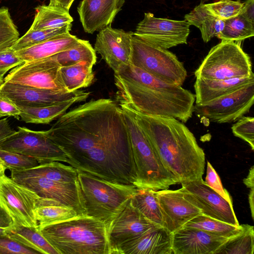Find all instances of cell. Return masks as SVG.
<instances>
[{
  "mask_svg": "<svg viewBox=\"0 0 254 254\" xmlns=\"http://www.w3.org/2000/svg\"><path fill=\"white\" fill-rule=\"evenodd\" d=\"M184 226L199 229L216 235L228 238L238 234L243 229V224L239 226L233 225L202 214L192 218Z\"/></svg>",
  "mask_w": 254,
  "mask_h": 254,
  "instance_id": "36",
  "label": "cell"
},
{
  "mask_svg": "<svg viewBox=\"0 0 254 254\" xmlns=\"http://www.w3.org/2000/svg\"><path fill=\"white\" fill-rule=\"evenodd\" d=\"M254 101V81L218 99L202 105L195 104L193 112L210 122H235L250 110Z\"/></svg>",
  "mask_w": 254,
  "mask_h": 254,
  "instance_id": "11",
  "label": "cell"
},
{
  "mask_svg": "<svg viewBox=\"0 0 254 254\" xmlns=\"http://www.w3.org/2000/svg\"><path fill=\"white\" fill-rule=\"evenodd\" d=\"M13 224L11 217L0 203V227H9Z\"/></svg>",
  "mask_w": 254,
  "mask_h": 254,
  "instance_id": "48",
  "label": "cell"
},
{
  "mask_svg": "<svg viewBox=\"0 0 254 254\" xmlns=\"http://www.w3.org/2000/svg\"><path fill=\"white\" fill-rule=\"evenodd\" d=\"M244 184L248 188L254 189V166L250 169L247 177L243 180Z\"/></svg>",
  "mask_w": 254,
  "mask_h": 254,
  "instance_id": "50",
  "label": "cell"
},
{
  "mask_svg": "<svg viewBox=\"0 0 254 254\" xmlns=\"http://www.w3.org/2000/svg\"><path fill=\"white\" fill-rule=\"evenodd\" d=\"M172 234L166 228L157 226L121 246L116 254H173Z\"/></svg>",
  "mask_w": 254,
  "mask_h": 254,
  "instance_id": "22",
  "label": "cell"
},
{
  "mask_svg": "<svg viewBox=\"0 0 254 254\" xmlns=\"http://www.w3.org/2000/svg\"><path fill=\"white\" fill-rule=\"evenodd\" d=\"M11 178L34 191L40 197L55 200L73 209L79 216H86L78 183H62L41 177Z\"/></svg>",
  "mask_w": 254,
  "mask_h": 254,
  "instance_id": "16",
  "label": "cell"
},
{
  "mask_svg": "<svg viewBox=\"0 0 254 254\" xmlns=\"http://www.w3.org/2000/svg\"><path fill=\"white\" fill-rule=\"evenodd\" d=\"M32 250L14 241L7 235H0V254H37Z\"/></svg>",
  "mask_w": 254,
  "mask_h": 254,
  "instance_id": "42",
  "label": "cell"
},
{
  "mask_svg": "<svg viewBox=\"0 0 254 254\" xmlns=\"http://www.w3.org/2000/svg\"><path fill=\"white\" fill-rule=\"evenodd\" d=\"M92 63L83 61L70 65L61 66L60 73L68 92L89 86L93 82L94 73Z\"/></svg>",
  "mask_w": 254,
  "mask_h": 254,
  "instance_id": "30",
  "label": "cell"
},
{
  "mask_svg": "<svg viewBox=\"0 0 254 254\" xmlns=\"http://www.w3.org/2000/svg\"><path fill=\"white\" fill-rule=\"evenodd\" d=\"M86 96L74 98L56 104L39 107L18 106L20 118L26 123L49 124L66 112L73 104L86 101Z\"/></svg>",
  "mask_w": 254,
  "mask_h": 254,
  "instance_id": "26",
  "label": "cell"
},
{
  "mask_svg": "<svg viewBox=\"0 0 254 254\" xmlns=\"http://www.w3.org/2000/svg\"><path fill=\"white\" fill-rule=\"evenodd\" d=\"M35 12L34 21L29 28L30 30L61 27L71 24L73 20L69 11L50 4L38 6L35 8Z\"/></svg>",
  "mask_w": 254,
  "mask_h": 254,
  "instance_id": "31",
  "label": "cell"
},
{
  "mask_svg": "<svg viewBox=\"0 0 254 254\" xmlns=\"http://www.w3.org/2000/svg\"><path fill=\"white\" fill-rule=\"evenodd\" d=\"M79 39L69 32L61 34L29 48L15 51L24 62L47 58L75 46Z\"/></svg>",
  "mask_w": 254,
  "mask_h": 254,
  "instance_id": "24",
  "label": "cell"
},
{
  "mask_svg": "<svg viewBox=\"0 0 254 254\" xmlns=\"http://www.w3.org/2000/svg\"><path fill=\"white\" fill-rule=\"evenodd\" d=\"M157 196L162 215L163 227L171 233L201 214L199 208L185 198L181 188L159 190Z\"/></svg>",
  "mask_w": 254,
  "mask_h": 254,
  "instance_id": "19",
  "label": "cell"
},
{
  "mask_svg": "<svg viewBox=\"0 0 254 254\" xmlns=\"http://www.w3.org/2000/svg\"><path fill=\"white\" fill-rule=\"evenodd\" d=\"M133 32L113 28L111 25L97 35L94 50L115 72L129 64L131 39Z\"/></svg>",
  "mask_w": 254,
  "mask_h": 254,
  "instance_id": "17",
  "label": "cell"
},
{
  "mask_svg": "<svg viewBox=\"0 0 254 254\" xmlns=\"http://www.w3.org/2000/svg\"><path fill=\"white\" fill-rule=\"evenodd\" d=\"M17 128L15 133L0 141V149L33 158L40 164L58 161L71 165L65 153L43 131Z\"/></svg>",
  "mask_w": 254,
  "mask_h": 254,
  "instance_id": "9",
  "label": "cell"
},
{
  "mask_svg": "<svg viewBox=\"0 0 254 254\" xmlns=\"http://www.w3.org/2000/svg\"><path fill=\"white\" fill-rule=\"evenodd\" d=\"M5 233L14 241L39 254H60L42 234L37 227L13 224Z\"/></svg>",
  "mask_w": 254,
  "mask_h": 254,
  "instance_id": "28",
  "label": "cell"
},
{
  "mask_svg": "<svg viewBox=\"0 0 254 254\" xmlns=\"http://www.w3.org/2000/svg\"><path fill=\"white\" fill-rule=\"evenodd\" d=\"M233 134L247 142L254 150V118L244 117L237 120L231 127Z\"/></svg>",
  "mask_w": 254,
  "mask_h": 254,
  "instance_id": "41",
  "label": "cell"
},
{
  "mask_svg": "<svg viewBox=\"0 0 254 254\" xmlns=\"http://www.w3.org/2000/svg\"><path fill=\"white\" fill-rule=\"evenodd\" d=\"M39 229L78 216L72 208L53 199L39 197L35 209Z\"/></svg>",
  "mask_w": 254,
  "mask_h": 254,
  "instance_id": "27",
  "label": "cell"
},
{
  "mask_svg": "<svg viewBox=\"0 0 254 254\" xmlns=\"http://www.w3.org/2000/svg\"><path fill=\"white\" fill-rule=\"evenodd\" d=\"M15 131L11 128L7 118L0 120V141L10 136Z\"/></svg>",
  "mask_w": 254,
  "mask_h": 254,
  "instance_id": "46",
  "label": "cell"
},
{
  "mask_svg": "<svg viewBox=\"0 0 254 254\" xmlns=\"http://www.w3.org/2000/svg\"><path fill=\"white\" fill-rule=\"evenodd\" d=\"M19 34L7 8H0V52L11 48Z\"/></svg>",
  "mask_w": 254,
  "mask_h": 254,
  "instance_id": "38",
  "label": "cell"
},
{
  "mask_svg": "<svg viewBox=\"0 0 254 254\" xmlns=\"http://www.w3.org/2000/svg\"><path fill=\"white\" fill-rule=\"evenodd\" d=\"M6 168L1 159L0 158V179L4 175Z\"/></svg>",
  "mask_w": 254,
  "mask_h": 254,
  "instance_id": "52",
  "label": "cell"
},
{
  "mask_svg": "<svg viewBox=\"0 0 254 254\" xmlns=\"http://www.w3.org/2000/svg\"><path fill=\"white\" fill-rule=\"evenodd\" d=\"M116 98L145 115L173 118L186 123L192 116L195 94L177 84L159 80L130 64L114 73Z\"/></svg>",
  "mask_w": 254,
  "mask_h": 254,
  "instance_id": "2",
  "label": "cell"
},
{
  "mask_svg": "<svg viewBox=\"0 0 254 254\" xmlns=\"http://www.w3.org/2000/svg\"><path fill=\"white\" fill-rule=\"evenodd\" d=\"M78 186L86 216L106 227L126 207L136 188L111 183L77 170Z\"/></svg>",
  "mask_w": 254,
  "mask_h": 254,
  "instance_id": "5",
  "label": "cell"
},
{
  "mask_svg": "<svg viewBox=\"0 0 254 254\" xmlns=\"http://www.w3.org/2000/svg\"><path fill=\"white\" fill-rule=\"evenodd\" d=\"M220 0H200V3L204 4L205 2H207L208 1H211L212 2H215L216 1H218ZM237 0V1H240V0Z\"/></svg>",
  "mask_w": 254,
  "mask_h": 254,
  "instance_id": "54",
  "label": "cell"
},
{
  "mask_svg": "<svg viewBox=\"0 0 254 254\" xmlns=\"http://www.w3.org/2000/svg\"><path fill=\"white\" fill-rule=\"evenodd\" d=\"M71 24L63 27L39 30L29 29L26 33L19 38L11 49L14 51L29 48L42 43L58 35L69 33Z\"/></svg>",
  "mask_w": 254,
  "mask_h": 254,
  "instance_id": "37",
  "label": "cell"
},
{
  "mask_svg": "<svg viewBox=\"0 0 254 254\" xmlns=\"http://www.w3.org/2000/svg\"><path fill=\"white\" fill-rule=\"evenodd\" d=\"M20 111L9 99L0 94V118L3 117H13L20 120Z\"/></svg>",
  "mask_w": 254,
  "mask_h": 254,
  "instance_id": "45",
  "label": "cell"
},
{
  "mask_svg": "<svg viewBox=\"0 0 254 254\" xmlns=\"http://www.w3.org/2000/svg\"><path fill=\"white\" fill-rule=\"evenodd\" d=\"M60 254H110L107 227L87 216L39 229Z\"/></svg>",
  "mask_w": 254,
  "mask_h": 254,
  "instance_id": "4",
  "label": "cell"
},
{
  "mask_svg": "<svg viewBox=\"0 0 254 254\" xmlns=\"http://www.w3.org/2000/svg\"><path fill=\"white\" fill-rule=\"evenodd\" d=\"M159 226L148 220L130 200L126 207L107 227L110 254H116L123 245Z\"/></svg>",
  "mask_w": 254,
  "mask_h": 254,
  "instance_id": "15",
  "label": "cell"
},
{
  "mask_svg": "<svg viewBox=\"0 0 254 254\" xmlns=\"http://www.w3.org/2000/svg\"><path fill=\"white\" fill-rule=\"evenodd\" d=\"M74 0H50L49 4L61 7L68 11Z\"/></svg>",
  "mask_w": 254,
  "mask_h": 254,
  "instance_id": "49",
  "label": "cell"
},
{
  "mask_svg": "<svg viewBox=\"0 0 254 254\" xmlns=\"http://www.w3.org/2000/svg\"><path fill=\"white\" fill-rule=\"evenodd\" d=\"M120 107L130 138L137 188L157 191L179 184L177 178L164 166L129 109L124 106Z\"/></svg>",
  "mask_w": 254,
  "mask_h": 254,
  "instance_id": "6",
  "label": "cell"
},
{
  "mask_svg": "<svg viewBox=\"0 0 254 254\" xmlns=\"http://www.w3.org/2000/svg\"><path fill=\"white\" fill-rule=\"evenodd\" d=\"M245 17L254 22V0H247L241 13Z\"/></svg>",
  "mask_w": 254,
  "mask_h": 254,
  "instance_id": "47",
  "label": "cell"
},
{
  "mask_svg": "<svg viewBox=\"0 0 254 254\" xmlns=\"http://www.w3.org/2000/svg\"><path fill=\"white\" fill-rule=\"evenodd\" d=\"M181 185L185 198L199 208L201 214L233 225H240L232 202L210 188L202 179Z\"/></svg>",
  "mask_w": 254,
  "mask_h": 254,
  "instance_id": "14",
  "label": "cell"
},
{
  "mask_svg": "<svg viewBox=\"0 0 254 254\" xmlns=\"http://www.w3.org/2000/svg\"><path fill=\"white\" fill-rule=\"evenodd\" d=\"M126 107L164 166L177 178L180 184L202 179L204 152L183 123L173 118L143 115Z\"/></svg>",
  "mask_w": 254,
  "mask_h": 254,
  "instance_id": "3",
  "label": "cell"
},
{
  "mask_svg": "<svg viewBox=\"0 0 254 254\" xmlns=\"http://www.w3.org/2000/svg\"><path fill=\"white\" fill-rule=\"evenodd\" d=\"M229 238L187 226L172 234L173 254H215Z\"/></svg>",
  "mask_w": 254,
  "mask_h": 254,
  "instance_id": "20",
  "label": "cell"
},
{
  "mask_svg": "<svg viewBox=\"0 0 254 254\" xmlns=\"http://www.w3.org/2000/svg\"><path fill=\"white\" fill-rule=\"evenodd\" d=\"M129 64L168 83L182 86L187 76L183 64L174 54L134 34Z\"/></svg>",
  "mask_w": 254,
  "mask_h": 254,
  "instance_id": "7",
  "label": "cell"
},
{
  "mask_svg": "<svg viewBox=\"0 0 254 254\" xmlns=\"http://www.w3.org/2000/svg\"><path fill=\"white\" fill-rule=\"evenodd\" d=\"M253 81H254V73L248 77L222 80L196 78L194 84L195 104H208Z\"/></svg>",
  "mask_w": 254,
  "mask_h": 254,
  "instance_id": "23",
  "label": "cell"
},
{
  "mask_svg": "<svg viewBox=\"0 0 254 254\" xmlns=\"http://www.w3.org/2000/svg\"><path fill=\"white\" fill-rule=\"evenodd\" d=\"M130 202L148 220L156 225L163 226L162 215L157 191L150 189L136 188Z\"/></svg>",
  "mask_w": 254,
  "mask_h": 254,
  "instance_id": "32",
  "label": "cell"
},
{
  "mask_svg": "<svg viewBox=\"0 0 254 254\" xmlns=\"http://www.w3.org/2000/svg\"><path fill=\"white\" fill-rule=\"evenodd\" d=\"M204 182L225 199L232 202L230 194L223 188L218 175L209 161L207 162L206 176Z\"/></svg>",
  "mask_w": 254,
  "mask_h": 254,
  "instance_id": "44",
  "label": "cell"
},
{
  "mask_svg": "<svg viewBox=\"0 0 254 254\" xmlns=\"http://www.w3.org/2000/svg\"><path fill=\"white\" fill-rule=\"evenodd\" d=\"M51 57L61 66L70 65L83 61L95 65L97 62L96 51L90 42L80 39L73 47Z\"/></svg>",
  "mask_w": 254,
  "mask_h": 254,
  "instance_id": "34",
  "label": "cell"
},
{
  "mask_svg": "<svg viewBox=\"0 0 254 254\" xmlns=\"http://www.w3.org/2000/svg\"><path fill=\"white\" fill-rule=\"evenodd\" d=\"M11 178L41 177L62 183L77 184V170L71 166L65 165L58 161L43 164L19 171H12Z\"/></svg>",
  "mask_w": 254,
  "mask_h": 254,
  "instance_id": "25",
  "label": "cell"
},
{
  "mask_svg": "<svg viewBox=\"0 0 254 254\" xmlns=\"http://www.w3.org/2000/svg\"><path fill=\"white\" fill-rule=\"evenodd\" d=\"M8 227H0V235L6 234L5 231Z\"/></svg>",
  "mask_w": 254,
  "mask_h": 254,
  "instance_id": "53",
  "label": "cell"
},
{
  "mask_svg": "<svg viewBox=\"0 0 254 254\" xmlns=\"http://www.w3.org/2000/svg\"><path fill=\"white\" fill-rule=\"evenodd\" d=\"M0 158L6 169L10 171H19L35 167L40 164L33 158L0 149Z\"/></svg>",
  "mask_w": 254,
  "mask_h": 254,
  "instance_id": "40",
  "label": "cell"
},
{
  "mask_svg": "<svg viewBox=\"0 0 254 254\" xmlns=\"http://www.w3.org/2000/svg\"><path fill=\"white\" fill-rule=\"evenodd\" d=\"M24 63L11 48L0 52V81L4 82L3 77L10 69Z\"/></svg>",
  "mask_w": 254,
  "mask_h": 254,
  "instance_id": "43",
  "label": "cell"
},
{
  "mask_svg": "<svg viewBox=\"0 0 254 254\" xmlns=\"http://www.w3.org/2000/svg\"><path fill=\"white\" fill-rule=\"evenodd\" d=\"M185 20L190 25H194L200 30L202 39L205 43L217 37L224 26V20L214 15L202 3L186 14Z\"/></svg>",
  "mask_w": 254,
  "mask_h": 254,
  "instance_id": "29",
  "label": "cell"
},
{
  "mask_svg": "<svg viewBox=\"0 0 254 254\" xmlns=\"http://www.w3.org/2000/svg\"><path fill=\"white\" fill-rule=\"evenodd\" d=\"M0 94L9 99L17 106L39 107L78 97H88L90 92L81 90L69 92L55 91L3 82L0 86Z\"/></svg>",
  "mask_w": 254,
  "mask_h": 254,
  "instance_id": "18",
  "label": "cell"
},
{
  "mask_svg": "<svg viewBox=\"0 0 254 254\" xmlns=\"http://www.w3.org/2000/svg\"><path fill=\"white\" fill-rule=\"evenodd\" d=\"M60 67L52 57L26 62L13 68L3 81L40 89L69 92L62 80Z\"/></svg>",
  "mask_w": 254,
  "mask_h": 254,
  "instance_id": "10",
  "label": "cell"
},
{
  "mask_svg": "<svg viewBox=\"0 0 254 254\" xmlns=\"http://www.w3.org/2000/svg\"><path fill=\"white\" fill-rule=\"evenodd\" d=\"M125 0H82L77 12L84 31L92 34L111 25Z\"/></svg>",
  "mask_w": 254,
  "mask_h": 254,
  "instance_id": "21",
  "label": "cell"
},
{
  "mask_svg": "<svg viewBox=\"0 0 254 254\" xmlns=\"http://www.w3.org/2000/svg\"><path fill=\"white\" fill-rule=\"evenodd\" d=\"M249 202L252 218H254V189H251L248 195Z\"/></svg>",
  "mask_w": 254,
  "mask_h": 254,
  "instance_id": "51",
  "label": "cell"
},
{
  "mask_svg": "<svg viewBox=\"0 0 254 254\" xmlns=\"http://www.w3.org/2000/svg\"><path fill=\"white\" fill-rule=\"evenodd\" d=\"M190 26L185 20L157 18L152 13L146 12L133 34L149 43L168 49L187 43Z\"/></svg>",
  "mask_w": 254,
  "mask_h": 254,
  "instance_id": "13",
  "label": "cell"
},
{
  "mask_svg": "<svg viewBox=\"0 0 254 254\" xmlns=\"http://www.w3.org/2000/svg\"><path fill=\"white\" fill-rule=\"evenodd\" d=\"M244 2L234 0H220L204 4L205 6L214 15L225 20L240 14Z\"/></svg>",
  "mask_w": 254,
  "mask_h": 254,
  "instance_id": "39",
  "label": "cell"
},
{
  "mask_svg": "<svg viewBox=\"0 0 254 254\" xmlns=\"http://www.w3.org/2000/svg\"><path fill=\"white\" fill-rule=\"evenodd\" d=\"M39 197L34 191L6 175L0 179V203L14 224L38 228L35 209Z\"/></svg>",
  "mask_w": 254,
  "mask_h": 254,
  "instance_id": "12",
  "label": "cell"
},
{
  "mask_svg": "<svg viewBox=\"0 0 254 254\" xmlns=\"http://www.w3.org/2000/svg\"><path fill=\"white\" fill-rule=\"evenodd\" d=\"M3 83V82L0 81V86Z\"/></svg>",
  "mask_w": 254,
  "mask_h": 254,
  "instance_id": "55",
  "label": "cell"
},
{
  "mask_svg": "<svg viewBox=\"0 0 254 254\" xmlns=\"http://www.w3.org/2000/svg\"><path fill=\"white\" fill-rule=\"evenodd\" d=\"M43 131L77 170L137 188L129 134L123 111L113 100L91 99L64 113Z\"/></svg>",
  "mask_w": 254,
  "mask_h": 254,
  "instance_id": "1",
  "label": "cell"
},
{
  "mask_svg": "<svg viewBox=\"0 0 254 254\" xmlns=\"http://www.w3.org/2000/svg\"><path fill=\"white\" fill-rule=\"evenodd\" d=\"M243 225V230L238 234L229 238L215 254H254V226Z\"/></svg>",
  "mask_w": 254,
  "mask_h": 254,
  "instance_id": "35",
  "label": "cell"
},
{
  "mask_svg": "<svg viewBox=\"0 0 254 254\" xmlns=\"http://www.w3.org/2000/svg\"><path fill=\"white\" fill-rule=\"evenodd\" d=\"M254 73L250 57L233 41L212 47L194 72L196 78L222 80L248 77Z\"/></svg>",
  "mask_w": 254,
  "mask_h": 254,
  "instance_id": "8",
  "label": "cell"
},
{
  "mask_svg": "<svg viewBox=\"0 0 254 254\" xmlns=\"http://www.w3.org/2000/svg\"><path fill=\"white\" fill-rule=\"evenodd\" d=\"M254 35V22L240 14L224 20L217 37L224 41L240 42Z\"/></svg>",
  "mask_w": 254,
  "mask_h": 254,
  "instance_id": "33",
  "label": "cell"
}]
</instances>
